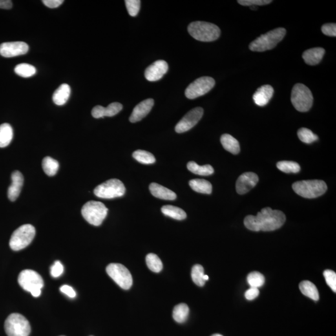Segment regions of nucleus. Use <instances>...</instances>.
I'll use <instances>...</instances> for the list:
<instances>
[{"mask_svg": "<svg viewBox=\"0 0 336 336\" xmlns=\"http://www.w3.org/2000/svg\"><path fill=\"white\" fill-rule=\"evenodd\" d=\"M285 220L286 216L284 212L266 207L262 209L256 216H247L244 224L252 231L269 232L280 229L285 224Z\"/></svg>", "mask_w": 336, "mask_h": 336, "instance_id": "f257e3e1", "label": "nucleus"}, {"mask_svg": "<svg viewBox=\"0 0 336 336\" xmlns=\"http://www.w3.org/2000/svg\"><path fill=\"white\" fill-rule=\"evenodd\" d=\"M187 30L193 38L202 42L216 41L220 35V30L218 26L204 21L192 22Z\"/></svg>", "mask_w": 336, "mask_h": 336, "instance_id": "f03ea898", "label": "nucleus"}, {"mask_svg": "<svg viewBox=\"0 0 336 336\" xmlns=\"http://www.w3.org/2000/svg\"><path fill=\"white\" fill-rule=\"evenodd\" d=\"M286 31L285 28H278L257 37L249 45L252 51L264 52L272 50L284 38Z\"/></svg>", "mask_w": 336, "mask_h": 336, "instance_id": "7ed1b4c3", "label": "nucleus"}, {"mask_svg": "<svg viewBox=\"0 0 336 336\" xmlns=\"http://www.w3.org/2000/svg\"><path fill=\"white\" fill-rule=\"evenodd\" d=\"M293 189L302 198L313 199L322 196L326 192L328 187L321 180L298 181L293 185Z\"/></svg>", "mask_w": 336, "mask_h": 336, "instance_id": "20e7f679", "label": "nucleus"}, {"mask_svg": "<svg viewBox=\"0 0 336 336\" xmlns=\"http://www.w3.org/2000/svg\"><path fill=\"white\" fill-rule=\"evenodd\" d=\"M81 213L90 224L99 226L107 217L108 209L102 202L91 201L83 205Z\"/></svg>", "mask_w": 336, "mask_h": 336, "instance_id": "39448f33", "label": "nucleus"}, {"mask_svg": "<svg viewBox=\"0 0 336 336\" xmlns=\"http://www.w3.org/2000/svg\"><path fill=\"white\" fill-rule=\"evenodd\" d=\"M294 107L300 112H306L312 107L313 97L311 90L302 84L294 86L291 97Z\"/></svg>", "mask_w": 336, "mask_h": 336, "instance_id": "423d86ee", "label": "nucleus"}, {"mask_svg": "<svg viewBox=\"0 0 336 336\" xmlns=\"http://www.w3.org/2000/svg\"><path fill=\"white\" fill-rule=\"evenodd\" d=\"M4 330L8 336H28L31 333V326L24 316L13 313L4 322Z\"/></svg>", "mask_w": 336, "mask_h": 336, "instance_id": "0eeeda50", "label": "nucleus"}, {"mask_svg": "<svg viewBox=\"0 0 336 336\" xmlns=\"http://www.w3.org/2000/svg\"><path fill=\"white\" fill-rule=\"evenodd\" d=\"M36 230L31 224L21 225L13 232L10 240V248L14 251L26 248L34 239Z\"/></svg>", "mask_w": 336, "mask_h": 336, "instance_id": "6e6552de", "label": "nucleus"}, {"mask_svg": "<svg viewBox=\"0 0 336 336\" xmlns=\"http://www.w3.org/2000/svg\"><path fill=\"white\" fill-rule=\"evenodd\" d=\"M126 189L124 185L117 179L105 181L95 188V195L101 199H114L124 195Z\"/></svg>", "mask_w": 336, "mask_h": 336, "instance_id": "1a4fd4ad", "label": "nucleus"}, {"mask_svg": "<svg viewBox=\"0 0 336 336\" xmlns=\"http://www.w3.org/2000/svg\"><path fill=\"white\" fill-rule=\"evenodd\" d=\"M106 271L117 285L123 289H129L133 284V278L130 271L120 264H110Z\"/></svg>", "mask_w": 336, "mask_h": 336, "instance_id": "9d476101", "label": "nucleus"}, {"mask_svg": "<svg viewBox=\"0 0 336 336\" xmlns=\"http://www.w3.org/2000/svg\"><path fill=\"white\" fill-rule=\"evenodd\" d=\"M215 81L211 77H200L187 87L185 96L189 99H194L204 96L215 85Z\"/></svg>", "mask_w": 336, "mask_h": 336, "instance_id": "9b49d317", "label": "nucleus"}, {"mask_svg": "<svg viewBox=\"0 0 336 336\" xmlns=\"http://www.w3.org/2000/svg\"><path fill=\"white\" fill-rule=\"evenodd\" d=\"M18 283L21 288L31 293L41 290L44 286V281L39 273L32 269H25L19 273Z\"/></svg>", "mask_w": 336, "mask_h": 336, "instance_id": "f8f14e48", "label": "nucleus"}, {"mask_svg": "<svg viewBox=\"0 0 336 336\" xmlns=\"http://www.w3.org/2000/svg\"><path fill=\"white\" fill-rule=\"evenodd\" d=\"M204 114V110L201 107H196L190 110L185 116L179 121L175 127V131L182 134L188 131L200 121Z\"/></svg>", "mask_w": 336, "mask_h": 336, "instance_id": "ddd939ff", "label": "nucleus"}, {"mask_svg": "<svg viewBox=\"0 0 336 336\" xmlns=\"http://www.w3.org/2000/svg\"><path fill=\"white\" fill-rule=\"evenodd\" d=\"M29 46L22 41L8 42L0 45V55L4 57H13L26 54Z\"/></svg>", "mask_w": 336, "mask_h": 336, "instance_id": "4468645a", "label": "nucleus"}, {"mask_svg": "<svg viewBox=\"0 0 336 336\" xmlns=\"http://www.w3.org/2000/svg\"><path fill=\"white\" fill-rule=\"evenodd\" d=\"M258 180H258V176L254 172H244L236 181V192L239 194H246L255 186Z\"/></svg>", "mask_w": 336, "mask_h": 336, "instance_id": "2eb2a0df", "label": "nucleus"}, {"mask_svg": "<svg viewBox=\"0 0 336 336\" xmlns=\"http://www.w3.org/2000/svg\"><path fill=\"white\" fill-rule=\"evenodd\" d=\"M168 70V64L167 62L163 60L155 61L145 70V78L150 82L158 81L164 76Z\"/></svg>", "mask_w": 336, "mask_h": 336, "instance_id": "dca6fc26", "label": "nucleus"}, {"mask_svg": "<svg viewBox=\"0 0 336 336\" xmlns=\"http://www.w3.org/2000/svg\"><path fill=\"white\" fill-rule=\"evenodd\" d=\"M154 105V100L148 99L141 101L134 107L131 116L130 117V122L136 123L142 120L151 111Z\"/></svg>", "mask_w": 336, "mask_h": 336, "instance_id": "f3484780", "label": "nucleus"}, {"mask_svg": "<svg viewBox=\"0 0 336 336\" xmlns=\"http://www.w3.org/2000/svg\"><path fill=\"white\" fill-rule=\"evenodd\" d=\"M123 105L118 102H114L108 105L107 107L97 105L92 110V116L95 118H103L104 117H114L122 110Z\"/></svg>", "mask_w": 336, "mask_h": 336, "instance_id": "a211bd4d", "label": "nucleus"}, {"mask_svg": "<svg viewBox=\"0 0 336 336\" xmlns=\"http://www.w3.org/2000/svg\"><path fill=\"white\" fill-rule=\"evenodd\" d=\"M24 178L19 171H15L12 174V185L8 189V197L11 201H15L18 198L23 187Z\"/></svg>", "mask_w": 336, "mask_h": 336, "instance_id": "6ab92c4d", "label": "nucleus"}, {"mask_svg": "<svg viewBox=\"0 0 336 336\" xmlns=\"http://www.w3.org/2000/svg\"><path fill=\"white\" fill-rule=\"evenodd\" d=\"M274 90L269 85H265L258 88L253 94V99L256 105L264 107L268 104L271 97H273Z\"/></svg>", "mask_w": 336, "mask_h": 336, "instance_id": "aec40b11", "label": "nucleus"}, {"mask_svg": "<svg viewBox=\"0 0 336 336\" xmlns=\"http://www.w3.org/2000/svg\"><path fill=\"white\" fill-rule=\"evenodd\" d=\"M150 191L152 196L161 200L173 201L176 200V194L167 187L155 183L150 185Z\"/></svg>", "mask_w": 336, "mask_h": 336, "instance_id": "412c9836", "label": "nucleus"}, {"mask_svg": "<svg viewBox=\"0 0 336 336\" xmlns=\"http://www.w3.org/2000/svg\"><path fill=\"white\" fill-rule=\"evenodd\" d=\"M325 54V50L322 48L309 49L302 54V59L309 66H315L322 60Z\"/></svg>", "mask_w": 336, "mask_h": 336, "instance_id": "4be33fe9", "label": "nucleus"}, {"mask_svg": "<svg viewBox=\"0 0 336 336\" xmlns=\"http://www.w3.org/2000/svg\"><path fill=\"white\" fill-rule=\"evenodd\" d=\"M70 92L71 90L68 84H63L59 86L52 96V101L55 104L59 106L66 104L69 99Z\"/></svg>", "mask_w": 336, "mask_h": 336, "instance_id": "5701e85b", "label": "nucleus"}, {"mask_svg": "<svg viewBox=\"0 0 336 336\" xmlns=\"http://www.w3.org/2000/svg\"><path fill=\"white\" fill-rule=\"evenodd\" d=\"M221 144L225 150L234 154L240 152L239 142L229 134H224L220 138Z\"/></svg>", "mask_w": 336, "mask_h": 336, "instance_id": "b1692460", "label": "nucleus"}, {"mask_svg": "<svg viewBox=\"0 0 336 336\" xmlns=\"http://www.w3.org/2000/svg\"><path fill=\"white\" fill-rule=\"evenodd\" d=\"M189 185L194 191L202 194H211L212 186L211 183L205 180L195 179L189 181Z\"/></svg>", "mask_w": 336, "mask_h": 336, "instance_id": "393cba45", "label": "nucleus"}, {"mask_svg": "<svg viewBox=\"0 0 336 336\" xmlns=\"http://www.w3.org/2000/svg\"><path fill=\"white\" fill-rule=\"evenodd\" d=\"M299 287L300 291L304 296L314 301L319 300V292L313 283L309 282V281H303V282L300 283Z\"/></svg>", "mask_w": 336, "mask_h": 336, "instance_id": "a878e982", "label": "nucleus"}, {"mask_svg": "<svg viewBox=\"0 0 336 336\" xmlns=\"http://www.w3.org/2000/svg\"><path fill=\"white\" fill-rule=\"evenodd\" d=\"M13 130L10 124L3 123L0 125V148L7 147L13 140Z\"/></svg>", "mask_w": 336, "mask_h": 336, "instance_id": "bb28decb", "label": "nucleus"}, {"mask_svg": "<svg viewBox=\"0 0 336 336\" xmlns=\"http://www.w3.org/2000/svg\"><path fill=\"white\" fill-rule=\"evenodd\" d=\"M161 211L165 216L176 220H184L187 217L186 213L183 209L173 205H164L161 208Z\"/></svg>", "mask_w": 336, "mask_h": 336, "instance_id": "cd10ccee", "label": "nucleus"}, {"mask_svg": "<svg viewBox=\"0 0 336 336\" xmlns=\"http://www.w3.org/2000/svg\"><path fill=\"white\" fill-rule=\"evenodd\" d=\"M187 169L192 173L200 176H209L214 173V168L212 166L206 165L200 166L194 161H190L187 165Z\"/></svg>", "mask_w": 336, "mask_h": 336, "instance_id": "c85d7f7f", "label": "nucleus"}, {"mask_svg": "<svg viewBox=\"0 0 336 336\" xmlns=\"http://www.w3.org/2000/svg\"><path fill=\"white\" fill-rule=\"evenodd\" d=\"M189 313L188 306L185 303H181L174 307L172 317L178 323H183L188 318Z\"/></svg>", "mask_w": 336, "mask_h": 336, "instance_id": "c756f323", "label": "nucleus"}, {"mask_svg": "<svg viewBox=\"0 0 336 336\" xmlns=\"http://www.w3.org/2000/svg\"><path fill=\"white\" fill-rule=\"evenodd\" d=\"M42 167L45 173L49 176L56 175L58 171L59 165L58 161L50 156H46L42 162Z\"/></svg>", "mask_w": 336, "mask_h": 336, "instance_id": "7c9ffc66", "label": "nucleus"}, {"mask_svg": "<svg viewBox=\"0 0 336 336\" xmlns=\"http://www.w3.org/2000/svg\"><path fill=\"white\" fill-rule=\"evenodd\" d=\"M133 157L139 163L142 164H152L155 162V158L151 152L145 151V150H136L133 153Z\"/></svg>", "mask_w": 336, "mask_h": 336, "instance_id": "2f4dec72", "label": "nucleus"}, {"mask_svg": "<svg viewBox=\"0 0 336 336\" xmlns=\"http://www.w3.org/2000/svg\"><path fill=\"white\" fill-rule=\"evenodd\" d=\"M146 262L150 270L154 273L160 272L163 269L162 262L158 256L154 253H149L146 257Z\"/></svg>", "mask_w": 336, "mask_h": 336, "instance_id": "473e14b6", "label": "nucleus"}, {"mask_svg": "<svg viewBox=\"0 0 336 336\" xmlns=\"http://www.w3.org/2000/svg\"><path fill=\"white\" fill-rule=\"evenodd\" d=\"M15 72L18 76L27 78L34 76L36 73V69L30 64L23 63L18 64L15 67Z\"/></svg>", "mask_w": 336, "mask_h": 336, "instance_id": "72a5a7b5", "label": "nucleus"}, {"mask_svg": "<svg viewBox=\"0 0 336 336\" xmlns=\"http://www.w3.org/2000/svg\"><path fill=\"white\" fill-rule=\"evenodd\" d=\"M204 268L201 265H196L192 267L191 277L194 284L199 286H204L205 281L204 280Z\"/></svg>", "mask_w": 336, "mask_h": 336, "instance_id": "f704fd0d", "label": "nucleus"}, {"mask_svg": "<svg viewBox=\"0 0 336 336\" xmlns=\"http://www.w3.org/2000/svg\"><path fill=\"white\" fill-rule=\"evenodd\" d=\"M276 166L278 169L285 173H297L301 169L299 164L294 161H280Z\"/></svg>", "mask_w": 336, "mask_h": 336, "instance_id": "c9c22d12", "label": "nucleus"}, {"mask_svg": "<svg viewBox=\"0 0 336 336\" xmlns=\"http://www.w3.org/2000/svg\"><path fill=\"white\" fill-rule=\"evenodd\" d=\"M298 138L302 142L310 144L318 140V136L306 128H300L298 132Z\"/></svg>", "mask_w": 336, "mask_h": 336, "instance_id": "e433bc0d", "label": "nucleus"}, {"mask_svg": "<svg viewBox=\"0 0 336 336\" xmlns=\"http://www.w3.org/2000/svg\"><path fill=\"white\" fill-rule=\"evenodd\" d=\"M247 282L252 288H259L265 284V277L262 273L253 271L249 274L247 276Z\"/></svg>", "mask_w": 336, "mask_h": 336, "instance_id": "4c0bfd02", "label": "nucleus"}, {"mask_svg": "<svg viewBox=\"0 0 336 336\" xmlns=\"http://www.w3.org/2000/svg\"><path fill=\"white\" fill-rule=\"evenodd\" d=\"M125 2L126 7L130 16L136 17L140 11L141 1L140 0H126Z\"/></svg>", "mask_w": 336, "mask_h": 336, "instance_id": "58836bf2", "label": "nucleus"}, {"mask_svg": "<svg viewBox=\"0 0 336 336\" xmlns=\"http://www.w3.org/2000/svg\"><path fill=\"white\" fill-rule=\"evenodd\" d=\"M324 276L327 284L330 287L334 292H336V274L335 271L326 269L324 271Z\"/></svg>", "mask_w": 336, "mask_h": 336, "instance_id": "ea45409f", "label": "nucleus"}, {"mask_svg": "<svg viewBox=\"0 0 336 336\" xmlns=\"http://www.w3.org/2000/svg\"><path fill=\"white\" fill-rule=\"evenodd\" d=\"M269 0H238V3L243 6H262L271 3Z\"/></svg>", "mask_w": 336, "mask_h": 336, "instance_id": "a19ab883", "label": "nucleus"}, {"mask_svg": "<svg viewBox=\"0 0 336 336\" xmlns=\"http://www.w3.org/2000/svg\"><path fill=\"white\" fill-rule=\"evenodd\" d=\"M64 267L59 261H56L50 268V275L54 278H58L63 273Z\"/></svg>", "mask_w": 336, "mask_h": 336, "instance_id": "79ce46f5", "label": "nucleus"}, {"mask_svg": "<svg viewBox=\"0 0 336 336\" xmlns=\"http://www.w3.org/2000/svg\"><path fill=\"white\" fill-rule=\"evenodd\" d=\"M322 33L326 36H336V24L335 23L325 24L322 26Z\"/></svg>", "mask_w": 336, "mask_h": 336, "instance_id": "37998d69", "label": "nucleus"}, {"mask_svg": "<svg viewBox=\"0 0 336 336\" xmlns=\"http://www.w3.org/2000/svg\"><path fill=\"white\" fill-rule=\"evenodd\" d=\"M259 293L258 288L251 287V288H249L245 293V298L248 300H253L259 295Z\"/></svg>", "mask_w": 336, "mask_h": 336, "instance_id": "c03bdc74", "label": "nucleus"}, {"mask_svg": "<svg viewBox=\"0 0 336 336\" xmlns=\"http://www.w3.org/2000/svg\"><path fill=\"white\" fill-rule=\"evenodd\" d=\"M60 290L62 293L65 294L69 298H74L76 296V291L74 289L72 288L71 286H68V285H63V286L61 287Z\"/></svg>", "mask_w": 336, "mask_h": 336, "instance_id": "a18cd8bd", "label": "nucleus"}, {"mask_svg": "<svg viewBox=\"0 0 336 336\" xmlns=\"http://www.w3.org/2000/svg\"><path fill=\"white\" fill-rule=\"evenodd\" d=\"M44 5L50 8H56L64 3L63 0H43Z\"/></svg>", "mask_w": 336, "mask_h": 336, "instance_id": "49530a36", "label": "nucleus"}, {"mask_svg": "<svg viewBox=\"0 0 336 336\" xmlns=\"http://www.w3.org/2000/svg\"><path fill=\"white\" fill-rule=\"evenodd\" d=\"M12 1L10 0H0V8L1 9L9 10L12 8Z\"/></svg>", "mask_w": 336, "mask_h": 336, "instance_id": "de8ad7c7", "label": "nucleus"}, {"mask_svg": "<svg viewBox=\"0 0 336 336\" xmlns=\"http://www.w3.org/2000/svg\"><path fill=\"white\" fill-rule=\"evenodd\" d=\"M204 280L205 281L208 280H209V276H207V275H204Z\"/></svg>", "mask_w": 336, "mask_h": 336, "instance_id": "09e8293b", "label": "nucleus"}, {"mask_svg": "<svg viewBox=\"0 0 336 336\" xmlns=\"http://www.w3.org/2000/svg\"><path fill=\"white\" fill-rule=\"evenodd\" d=\"M211 336H223L219 335V334H215V335H212Z\"/></svg>", "mask_w": 336, "mask_h": 336, "instance_id": "8fccbe9b", "label": "nucleus"}, {"mask_svg": "<svg viewBox=\"0 0 336 336\" xmlns=\"http://www.w3.org/2000/svg\"><path fill=\"white\" fill-rule=\"evenodd\" d=\"M251 9H252V10H256V8L255 7V6H252Z\"/></svg>", "mask_w": 336, "mask_h": 336, "instance_id": "3c124183", "label": "nucleus"}, {"mask_svg": "<svg viewBox=\"0 0 336 336\" xmlns=\"http://www.w3.org/2000/svg\"></svg>", "mask_w": 336, "mask_h": 336, "instance_id": "603ef678", "label": "nucleus"}]
</instances>
